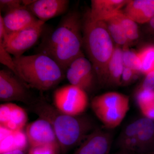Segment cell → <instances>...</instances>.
Returning <instances> with one entry per match:
<instances>
[{
    "instance_id": "29",
    "label": "cell",
    "mask_w": 154,
    "mask_h": 154,
    "mask_svg": "<svg viewBox=\"0 0 154 154\" xmlns=\"http://www.w3.org/2000/svg\"><path fill=\"white\" fill-rule=\"evenodd\" d=\"M24 6L21 0H1L0 9L1 12H7Z\"/></svg>"
},
{
    "instance_id": "7",
    "label": "cell",
    "mask_w": 154,
    "mask_h": 154,
    "mask_svg": "<svg viewBox=\"0 0 154 154\" xmlns=\"http://www.w3.org/2000/svg\"><path fill=\"white\" fill-rule=\"evenodd\" d=\"M0 100L5 102L19 101L30 105L36 101L29 87L8 68L0 71Z\"/></svg>"
},
{
    "instance_id": "27",
    "label": "cell",
    "mask_w": 154,
    "mask_h": 154,
    "mask_svg": "<svg viewBox=\"0 0 154 154\" xmlns=\"http://www.w3.org/2000/svg\"><path fill=\"white\" fill-rule=\"evenodd\" d=\"M0 62L2 64L5 66L7 68L18 76L17 69L13 57L11 56V54L5 49L2 43L1 42H0Z\"/></svg>"
},
{
    "instance_id": "6",
    "label": "cell",
    "mask_w": 154,
    "mask_h": 154,
    "mask_svg": "<svg viewBox=\"0 0 154 154\" xmlns=\"http://www.w3.org/2000/svg\"><path fill=\"white\" fill-rule=\"evenodd\" d=\"M45 23L38 19L30 26L22 30L8 34L0 38L5 49L14 57H19L30 49L38 41L44 30Z\"/></svg>"
},
{
    "instance_id": "23",
    "label": "cell",
    "mask_w": 154,
    "mask_h": 154,
    "mask_svg": "<svg viewBox=\"0 0 154 154\" xmlns=\"http://www.w3.org/2000/svg\"><path fill=\"white\" fill-rule=\"evenodd\" d=\"M141 62V73L146 75L154 71V45H148L138 52Z\"/></svg>"
},
{
    "instance_id": "19",
    "label": "cell",
    "mask_w": 154,
    "mask_h": 154,
    "mask_svg": "<svg viewBox=\"0 0 154 154\" xmlns=\"http://www.w3.org/2000/svg\"><path fill=\"white\" fill-rule=\"evenodd\" d=\"M124 68L122 49L116 47L108 63L104 85L111 87L121 85L122 76Z\"/></svg>"
},
{
    "instance_id": "22",
    "label": "cell",
    "mask_w": 154,
    "mask_h": 154,
    "mask_svg": "<svg viewBox=\"0 0 154 154\" xmlns=\"http://www.w3.org/2000/svg\"><path fill=\"white\" fill-rule=\"evenodd\" d=\"M116 17L123 28L129 43L137 40L139 37L137 24L128 17L121 11L116 14Z\"/></svg>"
},
{
    "instance_id": "16",
    "label": "cell",
    "mask_w": 154,
    "mask_h": 154,
    "mask_svg": "<svg viewBox=\"0 0 154 154\" xmlns=\"http://www.w3.org/2000/svg\"><path fill=\"white\" fill-rule=\"evenodd\" d=\"M123 13L137 24L147 23L154 17V0L129 1Z\"/></svg>"
},
{
    "instance_id": "32",
    "label": "cell",
    "mask_w": 154,
    "mask_h": 154,
    "mask_svg": "<svg viewBox=\"0 0 154 154\" xmlns=\"http://www.w3.org/2000/svg\"><path fill=\"white\" fill-rule=\"evenodd\" d=\"M1 154H25L24 151L20 150H16L12 151L7 152Z\"/></svg>"
},
{
    "instance_id": "5",
    "label": "cell",
    "mask_w": 154,
    "mask_h": 154,
    "mask_svg": "<svg viewBox=\"0 0 154 154\" xmlns=\"http://www.w3.org/2000/svg\"><path fill=\"white\" fill-rule=\"evenodd\" d=\"M53 99L54 106L58 110L72 116L82 115L89 103L88 93L70 84L56 89Z\"/></svg>"
},
{
    "instance_id": "33",
    "label": "cell",
    "mask_w": 154,
    "mask_h": 154,
    "mask_svg": "<svg viewBox=\"0 0 154 154\" xmlns=\"http://www.w3.org/2000/svg\"><path fill=\"white\" fill-rule=\"evenodd\" d=\"M149 27L152 30L153 32H154V17H153L150 21L149 22Z\"/></svg>"
},
{
    "instance_id": "18",
    "label": "cell",
    "mask_w": 154,
    "mask_h": 154,
    "mask_svg": "<svg viewBox=\"0 0 154 154\" xmlns=\"http://www.w3.org/2000/svg\"><path fill=\"white\" fill-rule=\"evenodd\" d=\"M94 113L101 110L129 105V98L124 94L116 92H107L94 97L91 102Z\"/></svg>"
},
{
    "instance_id": "26",
    "label": "cell",
    "mask_w": 154,
    "mask_h": 154,
    "mask_svg": "<svg viewBox=\"0 0 154 154\" xmlns=\"http://www.w3.org/2000/svg\"><path fill=\"white\" fill-rule=\"evenodd\" d=\"M60 149L59 144H49L30 147L27 154H57Z\"/></svg>"
},
{
    "instance_id": "1",
    "label": "cell",
    "mask_w": 154,
    "mask_h": 154,
    "mask_svg": "<svg viewBox=\"0 0 154 154\" xmlns=\"http://www.w3.org/2000/svg\"><path fill=\"white\" fill-rule=\"evenodd\" d=\"M82 47V18L72 10L64 15L55 29L45 34L37 53L52 58L65 72L73 61L84 55Z\"/></svg>"
},
{
    "instance_id": "4",
    "label": "cell",
    "mask_w": 154,
    "mask_h": 154,
    "mask_svg": "<svg viewBox=\"0 0 154 154\" xmlns=\"http://www.w3.org/2000/svg\"><path fill=\"white\" fill-rule=\"evenodd\" d=\"M83 47L96 72L98 83L105 85L107 66L114 51L113 41L102 21L92 20L88 11L82 17Z\"/></svg>"
},
{
    "instance_id": "24",
    "label": "cell",
    "mask_w": 154,
    "mask_h": 154,
    "mask_svg": "<svg viewBox=\"0 0 154 154\" xmlns=\"http://www.w3.org/2000/svg\"><path fill=\"white\" fill-rule=\"evenodd\" d=\"M122 59L125 66L141 73L142 64L138 52L131 50L127 47L122 49Z\"/></svg>"
},
{
    "instance_id": "21",
    "label": "cell",
    "mask_w": 154,
    "mask_h": 154,
    "mask_svg": "<svg viewBox=\"0 0 154 154\" xmlns=\"http://www.w3.org/2000/svg\"><path fill=\"white\" fill-rule=\"evenodd\" d=\"M116 14L102 22L113 42L118 45L126 47L129 43Z\"/></svg>"
},
{
    "instance_id": "11",
    "label": "cell",
    "mask_w": 154,
    "mask_h": 154,
    "mask_svg": "<svg viewBox=\"0 0 154 154\" xmlns=\"http://www.w3.org/2000/svg\"><path fill=\"white\" fill-rule=\"evenodd\" d=\"M69 2L68 0H35L26 7L37 19L45 22L52 18L65 15Z\"/></svg>"
},
{
    "instance_id": "14",
    "label": "cell",
    "mask_w": 154,
    "mask_h": 154,
    "mask_svg": "<svg viewBox=\"0 0 154 154\" xmlns=\"http://www.w3.org/2000/svg\"><path fill=\"white\" fill-rule=\"evenodd\" d=\"M135 154L154 151V122L144 117L136 119Z\"/></svg>"
},
{
    "instance_id": "15",
    "label": "cell",
    "mask_w": 154,
    "mask_h": 154,
    "mask_svg": "<svg viewBox=\"0 0 154 154\" xmlns=\"http://www.w3.org/2000/svg\"><path fill=\"white\" fill-rule=\"evenodd\" d=\"M129 1L127 0H92L89 16L95 21H103L113 17L126 6Z\"/></svg>"
},
{
    "instance_id": "17",
    "label": "cell",
    "mask_w": 154,
    "mask_h": 154,
    "mask_svg": "<svg viewBox=\"0 0 154 154\" xmlns=\"http://www.w3.org/2000/svg\"><path fill=\"white\" fill-rule=\"evenodd\" d=\"M0 154L20 150L25 151L28 142L25 132L23 130L13 131L0 126Z\"/></svg>"
},
{
    "instance_id": "10",
    "label": "cell",
    "mask_w": 154,
    "mask_h": 154,
    "mask_svg": "<svg viewBox=\"0 0 154 154\" xmlns=\"http://www.w3.org/2000/svg\"><path fill=\"white\" fill-rule=\"evenodd\" d=\"M25 132L30 147L59 144L52 125L43 119L39 118L28 124Z\"/></svg>"
},
{
    "instance_id": "34",
    "label": "cell",
    "mask_w": 154,
    "mask_h": 154,
    "mask_svg": "<svg viewBox=\"0 0 154 154\" xmlns=\"http://www.w3.org/2000/svg\"><path fill=\"white\" fill-rule=\"evenodd\" d=\"M113 154H134L132 153L126 151H124L120 150V151L117 152Z\"/></svg>"
},
{
    "instance_id": "28",
    "label": "cell",
    "mask_w": 154,
    "mask_h": 154,
    "mask_svg": "<svg viewBox=\"0 0 154 154\" xmlns=\"http://www.w3.org/2000/svg\"><path fill=\"white\" fill-rule=\"evenodd\" d=\"M140 73L132 69L124 66L122 76L121 85L126 86L133 82Z\"/></svg>"
},
{
    "instance_id": "35",
    "label": "cell",
    "mask_w": 154,
    "mask_h": 154,
    "mask_svg": "<svg viewBox=\"0 0 154 154\" xmlns=\"http://www.w3.org/2000/svg\"><path fill=\"white\" fill-rule=\"evenodd\" d=\"M142 154H154V151L149 152L146 153H144Z\"/></svg>"
},
{
    "instance_id": "25",
    "label": "cell",
    "mask_w": 154,
    "mask_h": 154,
    "mask_svg": "<svg viewBox=\"0 0 154 154\" xmlns=\"http://www.w3.org/2000/svg\"><path fill=\"white\" fill-rule=\"evenodd\" d=\"M135 99L140 108L149 105L154 101V90L137 89Z\"/></svg>"
},
{
    "instance_id": "31",
    "label": "cell",
    "mask_w": 154,
    "mask_h": 154,
    "mask_svg": "<svg viewBox=\"0 0 154 154\" xmlns=\"http://www.w3.org/2000/svg\"><path fill=\"white\" fill-rule=\"evenodd\" d=\"M141 112L146 118L154 120V101L149 105L140 108Z\"/></svg>"
},
{
    "instance_id": "3",
    "label": "cell",
    "mask_w": 154,
    "mask_h": 154,
    "mask_svg": "<svg viewBox=\"0 0 154 154\" xmlns=\"http://www.w3.org/2000/svg\"><path fill=\"white\" fill-rule=\"evenodd\" d=\"M20 78L28 87L45 91L57 85L65 72L52 58L41 53L13 57Z\"/></svg>"
},
{
    "instance_id": "13",
    "label": "cell",
    "mask_w": 154,
    "mask_h": 154,
    "mask_svg": "<svg viewBox=\"0 0 154 154\" xmlns=\"http://www.w3.org/2000/svg\"><path fill=\"white\" fill-rule=\"evenodd\" d=\"M3 19L7 34L27 28L38 20L24 6L7 12L3 17Z\"/></svg>"
},
{
    "instance_id": "12",
    "label": "cell",
    "mask_w": 154,
    "mask_h": 154,
    "mask_svg": "<svg viewBox=\"0 0 154 154\" xmlns=\"http://www.w3.org/2000/svg\"><path fill=\"white\" fill-rule=\"evenodd\" d=\"M28 119L25 110L18 105L8 102L0 105V126L13 131L23 130Z\"/></svg>"
},
{
    "instance_id": "9",
    "label": "cell",
    "mask_w": 154,
    "mask_h": 154,
    "mask_svg": "<svg viewBox=\"0 0 154 154\" xmlns=\"http://www.w3.org/2000/svg\"><path fill=\"white\" fill-rule=\"evenodd\" d=\"M113 139L111 132L95 129L88 135L73 154H108Z\"/></svg>"
},
{
    "instance_id": "30",
    "label": "cell",
    "mask_w": 154,
    "mask_h": 154,
    "mask_svg": "<svg viewBox=\"0 0 154 154\" xmlns=\"http://www.w3.org/2000/svg\"><path fill=\"white\" fill-rule=\"evenodd\" d=\"M143 82L137 89L144 90H154V71L149 72L145 75Z\"/></svg>"
},
{
    "instance_id": "8",
    "label": "cell",
    "mask_w": 154,
    "mask_h": 154,
    "mask_svg": "<svg viewBox=\"0 0 154 154\" xmlns=\"http://www.w3.org/2000/svg\"><path fill=\"white\" fill-rule=\"evenodd\" d=\"M65 76L70 85L87 93L93 91L99 83L93 65L84 54L72 62L66 71Z\"/></svg>"
},
{
    "instance_id": "20",
    "label": "cell",
    "mask_w": 154,
    "mask_h": 154,
    "mask_svg": "<svg viewBox=\"0 0 154 154\" xmlns=\"http://www.w3.org/2000/svg\"><path fill=\"white\" fill-rule=\"evenodd\" d=\"M129 109V105L95 112L105 127L113 129L121 124Z\"/></svg>"
},
{
    "instance_id": "2",
    "label": "cell",
    "mask_w": 154,
    "mask_h": 154,
    "mask_svg": "<svg viewBox=\"0 0 154 154\" xmlns=\"http://www.w3.org/2000/svg\"><path fill=\"white\" fill-rule=\"evenodd\" d=\"M33 111L52 125L61 150L66 151L82 142L94 130V123L85 116H72L62 113L54 105L43 100L36 101Z\"/></svg>"
}]
</instances>
